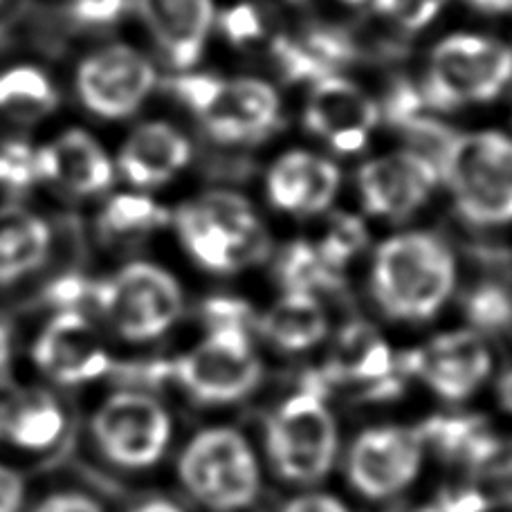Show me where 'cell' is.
I'll return each instance as SVG.
<instances>
[{"instance_id": "1", "label": "cell", "mask_w": 512, "mask_h": 512, "mask_svg": "<svg viewBox=\"0 0 512 512\" xmlns=\"http://www.w3.org/2000/svg\"><path fill=\"white\" fill-rule=\"evenodd\" d=\"M454 286V256L432 234H396L373 256V299L384 315L398 322L416 324L432 319L452 297Z\"/></svg>"}, {"instance_id": "2", "label": "cell", "mask_w": 512, "mask_h": 512, "mask_svg": "<svg viewBox=\"0 0 512 512\" xmlns=\"http://www.w3.org/2000/svg\"><path fill=\"white\" fill-rule=\"evenodd\" d=\"M176 227L194 261L218 274L250 268L270 254V236L259 216L232 191H212L180 207Z\"/></svg>"}, {"instance_id": "3", "label": "cell", "mask_w": 512, "mask_h": 512, "mask_svg": "<svg viewBox=\"0 0 512 512\" xmlns=\"http://www.w3.org/2000/svg\"><path fill=\"white\" fill-rule=\"evenodd\" d=\"M436 167L465 221L512 223V137L497 131L454 135Z\"/></svg>"}, {"instance_id": "4", "label": "cell", "mask_w": 512, "mask_h": 512, "mask_svg": "<svg viewBox=\"0 0 512 512\" xmlns=\"http://www.w3.org/2000/svg\"><path fill=\"white\" fill-rule=\"evenodd\" d=\"M178 477L198 504L214 512L250 508L261 490L256 454L239 429L209 427L187 443Z\"/></svg>"}, {"instance_id": "5", "label": "cell", "mask_w": 512, "mask_h": 512, "mask_svg": "<svg viewBox=\"0 0 512 512\" xmlns=\"http://www.w3.org/2000/svg\"><path fill=\"white\" fill-rule=\"evenodd\" d=\"M171 90L218 142L250 144L263 140L281 122L277 90L261 79L182 75L171 81Z\"/></svg>"}, {"instance_id": "6", "label": "cell", "mask_w": 512, "mask_h": 512, "mask_svg": "<svg viewBox=\"0 0 512 512\" xmlns=\"http://www.w3.org/2000/svg\"><path fill=\"white\" fill-rule=\"evenodd\" d=\"M106 324L126 342H153L169 333L182 315L185 295L171 272L135 261L93 288Z\"/></svg>"}, {"instance_id": "7", "label": "cell", "mask_w": 512, "mask_h": 512, "mask_svg": "<svg viewBox=\"0 0 512 512\" xmlns=\"http://www.w3.org/2000/svg\"><path fill=\"white\" fill-rule=\"evenodd\" d=\"M265 445L274 470L286 481H322L340 452L337 420L322 393L301 389L283 402L265 429Z\"/></svg>"}, {"instance_id": "8", "label": "cell", "mask_w": 512, "mask_h": 512, "mask_svg": "<svg viewBox=\"0 0 512 512\" xmlns=\"http://www.w3.org/2000/svg\"><path fill=\"white\" fill-rule=\"evenodd\" d=\"M512 81V50L477 34H454L436 45L423 88L425 104L452 111L501 95Z\"/></svg>"}, {"instance_id": "9", "label": "cell", "mask_w": 512, "mask_h": 512, "mask_svg": "<svg viewBox=\"0 0 512 512\" xmlns=\"http://www.w3.org/2000/svg\"><path fill=\"white\" fill-rule=\"evenodd\" d=\"M167 407L144 391H115L90 418V436L104 459L122 470H149L171 443Z\"/></svg>"}, {"instance_id": "10", "label": "cell", "mask_w": 512, "mask_h": 512, "mask_svg": "<svg viewBox=\"0 0 512 512\" xmlns=\"http://www.w3.org/2000/svg\"><path fill=\"white\" fill-rule=\"evenodd\" d=\"M173 376L196 402L234 405L259 387L263 364L254 353L250 328H209L205 340L173 364Z\"/></svg>"}, {"instance_id": "11", "label": "cell", "mask_w": 512, "mask_h": 512, "mask_svg": "<svg viewBox=\"0 0 512 512\" xmlns=\"http://www.w3.org/2000/svg\"><path fill=\"white\" fill-rule=\"evenodd\" d=\"M425 459V438L411 427H371L355 438L346 456L351 486L367 499H391L416 481Z\"/></svg>"}, {"instance_id": "12", "label": "cell", "mask_w": 512, "mask_h": 512, "mask_svg": "<svg viewBox=\"0 0 512 512\" xmlns=\"http://www.w3.org/2000/svg\"><path fill=\"white\" fill-rule=\"evenodd\" d=\"M158 81L155 68L131 45H111L88 57L77 72L81 102L106 120L133 115Z\"/></svg>"}, {"instance_id": "13", "label": "cell", "mask_w": 512, "mask_h": 512, "mask_svg": "<svg viewBox=\"0 0 512 512\" xmlns=\"http://www.w3.org/2000/svg\"><path fill=\"white\" fill-rule=\"evenodd\" d=\"M407 362L409 371L447 402L474 396L492 371V353L474 328L441 333L425 349L411 353Z\"/></svg>"}, {"instance_id": "14", "label": "cell", "mask_w": 512, "mask_h": 512, "mask_svg": "<svg viewBox=\"0 0 512 512\" xmlns=\"http://www.w3.org/2000/svg\"><path fill=\"white\" fill-rule=\"evenodd\" d=\"M32 362L43 376L61 387L93 382L111 369V360L99 344L93 324L75 308L59 310L41 328L32 346Z\"/></svg>"}, {"instance_id": "15", "label": "cell", "mask_w": 512, "mask_h": 512, "mask_svg": "<svg viewBox=\"0 0 512 512\" xmlns=\"http://www.w3.org/2000/svg\"><path fill=\"white\" fill-rule=\"evenodd\" d=\"M438 178L441 173L427 155L398 151L364 164L358 182L369 214L402 221L427 203Z\"/></svg>"}, {"instance_id": "16", "label": "cell", "mask_w": 512, "mask_h": 512, "mask_svg": "<svg viewBox=\"0 0 512 512\" xmlns=\"http://www.w3.org/2000/svg\"><path fill=\"white\" fill-rule=\"evenodd\" d=\"M306 126L337 153H358L380 122V108L360 86L342 77L317 81L308 95Z\"/></svg>"}, {"instance_id": "17", "label": "cell", "mask_w": 512, "mask_h": 512, "mask_svg": "<svg viewBox=\"0 0 512 512\" xmlns=\"http://www.w3.org/2000/svg\"><path fill=\"white\" fill-rule=\"evenodd\" d=\"M137 12L173 68H194L216 21L212 0H137Z\"/></svg>"}, {"instance_id": "18", "label": "cell", "mask_w": 512, "mask_h": 512, "mask_svg": "<svg viewBox=\"0 0 512 512\" xmlns=\"http://www.w3.org/2000/svg\"><path fill=\"white\" fill-rule=\"evenodd\" d=\"M340 189V169L308 151H288L268 173L270 203L288 214H319Z\"/></svg>"}, {"instance_id": "19", "label": "cell", "mask_w": 512, "mask_h": 512, "mask_svg": "<svg viewBox=\"0 0 512 512\" xmlns=\"http://www.w3.org/2000/svg\"><path fill=\"white\" fill-rule=\"evenodd\" d=\"M272 57L277 61L281 75L290 84H317L326 77L349 66L358 57V48L351 36L335 27H315L299 39L277 36L272 43Z\"/></svg>"}, {"instance_id": "20", "label": "cell", "mask_w": 512, "mask_h": 512, "mask_svg": "<svg viewBox=\"0 0 512 512\" xmlns=\"http://www.w3.org/2000/svg\"><path fill=\"white\" fill-rule=\"evenodd\" d=\"M36 176L59 180L75 194L88 196L111 187L113 164L88 133L68 131L36 151Z\"/></svg>"}, {"instance_id": "21", "label": "cell", "mask_w": 512, "mask_h": 512, "mask_svg": "<svg viewBox=\"0 0 512 512\" xmlns=\"http://www.w3.org/2000/svg\"><path fill=\"white\" fill-rule=\"evenodd\" d=\"M191 144L164 122L144 124L133 131L120 151V167L135 187H158L187 167Z\"/></svg>"}, {"instance_id": "22", "label": "cell", "mask_w": 512, "mask_h": 512, "mask_svg": "<svg viewBox=\"0 0 512 512\" xmlns=\"http://www.w3.org/2000/svg\"><path fill=\"white\" fill-rule=\"evenodd\" d=\"M261 333L281 351L301 353L317 346L328 333V315L317 295L286 292L259 319Z\"/></svg>"}, {"instance_id": "23", "label": "cell", "mask_w": 512, "mask_h": 512, "mask_svg": "<svg viewBox=\"0 0 512 512\" xmlns=\"http://www.w3.org/2000/svg\"><path fill=\"white\" fill-rule=\"evenodd\" d=\"M52 234L41 218L23 209L0 212V286L14 283L41 268L50 252Z\"/></svg>"}, {"instance_id": "24", "label": "cell", "mask_w": 512, "mask_h": 512, "mask_svg": "<svg viewBox=\"0 0 512 512\" xmlns=\"http://www.w3.org/2000/svg\"><path fill=\"white\" fill-rule=\"evenodd\" d=\"M66 434V411L45 389H23L3 443L27 454L52 450Z\"/></svg>"}, {"instance_id": "25", "label": "cell", "mask_w": 512, "mask_h": 512, "mask_svg": "<svg viewBox=\"0 0 512 512\" xmlns=\"http://www.w3.org/2000/svg\"><path fill=\"white\" fill-rule=\"evenodd\" d=\"M328 371L340 380L380 384L391 376L393 355L376 328L351 324L337 337Z\"/></svg>"}, {"instance_id": "26", "label": "cell", "mask_w": 512, "mask_h": 512, "mask_svg": "<svg viewBox=\"0 0 512 512\" xmlns=\"http://www.w3.org/2000/svg\"><path fill=\"white\" fill-rule=\"evenodd\" d=\"M472 486L497 506L512 508V436H488L470 456Z\"/></svg>"}, {"instance_id": "27", "label": "cell", "mask_w": 512, "mask_h": 512, "mask_svg": "<svg viewBox=\"0 0 512 512\" xmlns=\"http://www.w3.org/2000/svg\"><path fill=\"white\" fill-rule=\"evenodd\" d=\"M167 212L149 196H115L99 216V232L108 241H133L167 223Z\"/></svg>"}, {"instance_id": "28", "label": "cell", "mask_w": 512, "mask_h": 512, "mask_svg": "<svg viewBox=\"0 0 512 512\" xmlns=\"http://www.w3.org/2000/svg\"><path fill=\"white\" fill-rule=\"evenodd\" d=\"M279 279L286 292H308V295H317V292L331 290L340 286V272L328 265L322 254H319L317 245H310L306 241H297L283 250L279 259Z\"/></svg>"}, {"instance_id": "29", "label": "cell", "mask_w": 512, "mask_h": 512, "mask_svg": "<svg viewBox=\"0 0 512 512\" xmlns=\"http://www.w3.org/2000/svg\"><path fill=\"white\" fill-rule=\"evenodd\" d=\"M57 102V95L36 68H14L0 75V108L21 115H39L50 111Z\"/></svg>"}, {"instance_id": "30", "label": "cell", "mask_w": 512, "mask_h": 512, "mask_svg": "<svg viewBox=\"0 0 512 512\" xmlns=\"http://www.w3.org/2000/svg\"><path fill=\"white\" fill-rule=\"evenodd\" d=\"M425 443H434L438 450L450 459L470 461V456L479 450V445L490 436L486 423L477 416H450L436 418L427 427L420 429Z\"/></svg>"}, {"instance_id": "31", "label": "cell", "mask_w": 512, "mask_h": 512, "mask_svg": "<svg viewBox=\"0 0 512 512\" xmlns=\"http://www.w3.org/2000/svg\"><path fill=\"white\" fill-rule=\"evenodd\" d=\"M367 239V227H364L358 216L340 214L335 216V221L328 227V232L322 243L317 245V250L333 270L340 272L355 254L362 252L364 245H367Z\"/></svg>"}, {"instance_id": "32", "label": "cell", "mask_w": 512, "mask_h": 512, "mask_svg": "<svg viewBox=\"0 0 512 512\" xmlns=\"http://www.w3.org/2000/svg\"><path fill=\"white\" fill-rule=\"evenodd\" d=\"M468 317L479 331H499L510 324L512 319V297L504 288L492 286H479L468 297Z\"/></svg>"}, {"instance_id": "33", "label": "cell", "mask_w": 512, "mask_h": 512, "mask_svg": "<svg viewBox=\"0 0 512 512\" xmlns=\"http://www.w3.org/2000/svg\"><path fill=\"white\" fill-rule=\"evenodd\" d=\"M425 106L427 104L423 90H418L414 84H409V81H396V84L391 86L387 99H384V117H387V122L391 126L411 131V128L425 120Z\"/></svg>"}, {"instance_id": "34", "label": "cell", "mask_w": 512, "mask_h": 512, "mask_svg": "<svg viewBox=\"0 0 512 512\" xmlns=\"http://www.w3.org/2000/svg\"><path fill=\"white\" fill-rule=\"evenodd\" d=\"M447 0H373L378 14L407 32H418L441 14Z\"/></svg>"}, {"instance_id": "35", "label": "cell", "mask_w": 512, "mask_h": 512, "mask_svg": "<svg viewBox=\"0 0 512 512\" xmlns=\"http://www.w3.org/2000/svg\"><path fill=\"white\" fill-rule=\"evenodd\" d=\"M218 27H221V32L234 45H250L254 41H259L265 32L259 9L248 3L227 7L225 12L218 16Z\"/></svg>"}, {"instance_id": "36", "label": "cell", "mask_w": 512, "mask_h": 512, "mask_svg": "<svg viewBox=\"0 0 512 512\" xmlns=\"http://www.w3.org/2000/svg\"><path fill=\"white\" fill-rule=\"evenodd\" d=\"M205 319H207L209 328H225V326L250 328L252 310L243 299L214 297V299L207 301Z\"/></svg>"}, {"instance_id": "37", "label": "cell", "mask_w": 512, "mask_h": 512, "mask_svg": "<svg viewBox=\"0 0 512 512\" xmlns=\"http://www.w3.org/2000/svg\"><path fill=\"white\" fill-rule=\"evenodd\" d=\"M32 512H104L95 497L79 490H57L45 495Z\"/></svg>"}, {"instance_id": "38", "label": "cell", "mask_w": 512, "mask_h": 512, "mask_svg": "<svg viewBox=\"0 0 512 512\" xmlns=\"http://www.w3.org/2000/svg\"><path fill=\"white\" fill-rule=\"evenodd\" d=\"M126 0H75L72 12L81 23L90 25H106L113 23L122 16Z\"/></svg>"}, {"instance_id": "39", "label": "cell", "mask_w": 512, "mask_h": 512, "mask_svg": "<svg viewBox=\"0 0 512 512\" xmlns=\"http://www.w3.org/2000/svg\"><path fill=\"white\" fill-rule=\"evenodd\" d=\"M436 508L438 512H488L490 501L483 497L477 488L470 486L445 492V495L438 499Z\"/></svg>"}, {"instance_id": "40", "label": "cell", "mask_w": 512, "mask_h": 512, "mask_svg": "<svg viewBox=\"0 0 512 512\" xmlns=\"http://www.w3.org/2000/svg\"><path fill=\"white\" fill-rule=\"evenodd\" d=\"M25 501V481L14 468L0 463V512H21Z\"/></svg>"}, {"instance_id": "41", "label": "cell", "mask_w": 512, "mask_h": 512, "mask_svg": "<svg viewBox=\"0 0 512 512\" xmlns=\"http://www.w3.org/2000/svg\"><path fill=\"white\" fill-rule=\"evenodd\" d=\"M279 512H351L340 499L326 492H306L290 499Z\"/></svg>"}, {"instance_id": "42", "label": "cell", "mask_w": 512, "mask_h": 512, "mask_svg": "<svg viewBox=\"0 0 512 512\" xmlns=\"http://www.w3.org/2000/svg\"><path fill=\"white\" fill-rule=\"evenodd\" d=\"M21 393H23V387H18V384H14L7 378H0V441H3L5 429L9 425V420H12V414L18 405Z\"/></svg>"}, {"instance_id": "43", "label": "cell", "mask_w": 512, "mask_h": 512, "mask_svg": "<svg viewBox=\"0 0 512 512\" xmlns=\"http://www.w3.org/2000/svg\"><path fill=\"white\" fill-rule=\"evenodd\" d=\"M9 362H12V333L9 328L0 322V378L7 371Z\"/></svg>"}, {"instance_id": "44", "label": "cell", "mask_w": 512, "mask_h": 512, "mask_svg": "<svg viewBox=\"0 0 512 512\" xmlns=\"http://www.w3.org/2000/svg\"><path fill=\"white\" fill-rule=\"evenodd\" d=\"M497 396H499L501 407H504L508 414H512V369H508L504 376L499 378Z\"/></svg>"}, {"instance_id": "45", "label": "cell", "mask_w": 512, "mask_h": 512, "mask_svg": "<svg viewBox=\"0 0 512 512\" xmlns=\"http://www.w3.org/2000/svg\"><path fill=\"white\" fill-rule=\"evenodd\" d=\"M133 512H185V510L169 499H149L137 506Z\"/></svg>"}, {"instance_id": "46", "label": "cell", "mask_w": 512, "mask_h": 512, "mask_svg": "<svg viewBox=\"0 0 512 512\" xmlns=\"http://www.w3.org/2000/svg\"><path fill=\"white\" fill-rule=\"evenodd\" d=\"M468 3L483 9V12H490V14L510 12L512 9V0H468Z\"/></svg>"}, {"instance_id": "47", "label": "cell", "mask_w": 512, "mask_h": 512, "mask_svg": "<svg viewBox=\"0 0 512 512\" xmlns=\"http://www.w3.org/2000/svg\"><path fill=\"white\" fill-rule=\"evenodd\" d=\"M389 512H438L436 506H402V508H393Z\"/></svg>"}, {"instance_id": "48", "label": "cell", "mask_w": 512, "mask_h": 512, "mask_svg": "<svg viewBox=\"0 0 512 512\" xmlns=\"http://www.w3.org/2000/svg\"><path fill=\"white\" fill-rule=\"evenodd\" d=\"M342 3H349V5H362L364 0H342Z\"/></svg>"}]
</instances>
